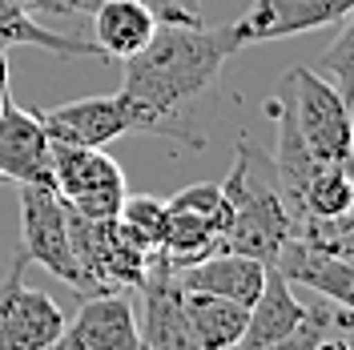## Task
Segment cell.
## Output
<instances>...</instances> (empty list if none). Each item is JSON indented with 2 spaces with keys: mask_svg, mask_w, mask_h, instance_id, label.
<instances>
[{
  "mask_svg": "<svg viewBox=\"0 0 354 350\" xmlns=\"http://www.w3.org/2000/svg\"><path fill=\"white\" fill-rule=\"evenodd\" d=\"M88 17H93V44L101 48L105 61H125L141 53L161 24L157 12L141 0H101Z\"/></svg>",
  "mask_w": 354,
  "mask_h": 350,
  "instance_id": "5bb4252c",
  "label": "cell"
},
{
  "mask_svg": "<svg viewBox=\"0 0 354 350\" xmlns=\"http://www.w3.org/2000/svg\"><path fill=\"white\" fill-rule=\"evenodd\" d=\"M354 8V0H254L230 28V41L242 53L250 44L282 41V37H302L314 28L342 21Z\"/></svg>",
  "mask_w": 354,
  "mask_h": 350,
  "instance_id": "9c48e42d",
  "label": "cell"
},
{
  "mask_svg": "<svg viewBox=\"0 0 354 350\" xmlns=\"http://www.w3.org/2000/svg\"><path fill=\"white\" fill-rule=\"evenodd\" d=\"M53 190L68 210L93 221H113L125 201V174L105 149L53 145Z\"/></svg>",
  "mask_w": 354,
  "mask_h": 350,
  "instance_id": "5b68a950",
  "label": "cell"
},
{
  "mask_svg": "<svg viewBox=\"0 0 354 350\" xmlns=\"http://www.w3.org/2000/svg\"><path fill=\"white\" fill-rule=\"evenodd\" d=\"M342 33L330 41V48L318 57V68L330 77V85L342 93V101L354 109V8L342 17Z\"/></svg>",
  "mask_w": 354,
  "mask_h": 350,
  "instance_id": "d6986e66",
  "label": "cell"
},
{
  "mask_svg": "<svg viewBox=\"0 0 354 350\" xmlns=\"http://www.w3.org/2000/svg\"><path fill=\"white\" fill-rule=\"evenodd\" d=\"M262 278H266V262L245 258V254H230V250H218V254H209L201 262L177 270L181 290L218 294V298L242 302V306H254V298L262 290Z\"/></svg>",
  "mask_w": 354,
  "mask_h": 350,
  "instance_id": "4fadbf2b",
  "label": "cell"
},
{
  "mask_svg": "<svg viewBox=\"0 0 354 350\" xmlns=\"http://www.w3.org/2000/svg\"><path fill=\"white\" fill-rule=\"evenodd\" d=\"M185 314H189L198 350H238V342H242V334H245L250 306L218 298V294L185 290Z\"/></svg>",
  "mask_w": 354,
  "mask_h": 350,
  "instance_id": "e0dca14e",
  "label": "cell"
},
{
  "mask_svg": "<svg viewBox=\"0 0 354 350\" xmlns=\"http://www.w3.org/2000/svg\"><path fill=\"white\" fill-rule=\"evenodd\" d=\"M137 350H149V347H137Z\"/></svg>",
  "mask_w": 354,
  "mask_h": 350,
  "instance_id": "d4e9b609",
  "label": "cell"
},
{
  "mask_svg": "<svg viewBox=\"0 0 354 350\" xmlns=\"http://www.w3.org/2000/svg\"><path fill=\"white\" fill-rule=\"evenodd\" d=\"M302 314H306V306L294 298L286 274L270 262L266 266V278H262V290H258V298L250 306L245 334H242V342H238V350H258V347H270V342L286 338L290 330L302 322Z\"/></svg>",
  "mask_w": 354,
  "mask_h": 350,
  "instance_id": "9a60e30c",
  "label": "cell"
},
{
  "mask_svg": "<svg viewBox=\"0 0 354 350\" xmlns=\"http://www.w3.org/2000/svg\"><path fill=\"white\" fill-rule=\"evenodd\" d=\"M28 258L17 254L8 278L0 282V350H53L65 330V310L44 290L24 286Z\"/></svg>",
  "mask_w": 354,
  "mask_h": 350,
  "instance_id": "52a82bcc",
  "label": "cell"
},
{
  "mask_svg": "<svg viewBox=\"0 0 354 350\" xmlns=\"http://www.w3.org/2000/svg\"><path fill=\"white\" fill-rule=\"evenodd\" d=\"M282 93H286L294 125H298L310 154L318 161H351L354 157V109L342 101V93L306 65L290 68L282 77Z\"/></svg>",
  "mask_w": 354,
  "mask_h": 350,
  "instance_id": "277c9868",
  "label": "cell"
},
{
  "mask_svg": "<svg viewBox=\"0 0 354 350\" xmlns=\"http://www.w3.org/2000/svg\"><path fill=\"white\" fill-rule=\"evenodd\" d=\"M314 241V238H306ZM314 246H322L326 254H334V258H346V262H354V225L351 230H342V234H334V238H318Z\"/></svg>",
  "mask_w": 354,
  "mask_h": 350,
  "instance_id": "7402d4cb",
  "label": "cell"
},
{
  "mask_svg": "<svg viewBox=\"0 0 354 350\" xmlns=\"http://www.w3.org/2000/svg\"><path fill=\"white\" fill-rule=\"evenodd\" d=\"M0 181L53 185V141L37 109H21L12 97L0 109Z\"/></svg>",
  "mask_w": 354,
  "mask_h": 350,
  "instance_id": "8fae6325",
  "label": "cell"
},
{
  "mask_svg": "<svg viewBox=\"0 0 354 350\" xmlns=\"http://www.w3.org/2000/svg\"><path fill=\"white\" fill-rule=\"evenodd\" d=\"M4 101H8V57L0 48V109H4Z\"/></svg>",
  "mask_w": 354,
  "mask_h": 350,
  "instance_id": "cb8c5ba5",
  "label": "cell"
},
{
  "mask_svg": "<svg viewBox=\"0 0 354 350\" xmlns=\"http://www.w3.org/2000/svg\"><path fill=\"white\" fill-rule=\"evenodd\" d=\"M44 133L53 145H81V149H105L109 141L133 133V117L121 93L81 97L57 109H37Z\"/></svg>",
  "mask_w": 354,
  "mask_h": 350,
  "instance_id": "30bf717a",
  "label": "cell"
},
{
  "mask_svg": "<svg viewBox=\"0 0 354 350\" xmlns=\"http://www.w3.org/2000/svg\"><path fill=\"white\" fill-rule=\"evenodd\" d=\"M141 334H137V314H133L129 298L113 294H88L77 318L65 322L61 338L53 350H137Z\"/></svg>",
  "mask_w": 354,
  "mask_h": 350,
  "instance_id": "7c38bea8",
  "label": "cell"
},
{
  "mask_svg": "<svg viewBox=\"0 0 354 350\" xmlns=\"http://www.w3.org/2000/svg\"><path fill=\"white\" fill-rule=\"evenodd\" d=\"M310 350H354V334H338V330L334 334H322Z\"/></svg>",
  "mask_w": 354,
  "mask_h": 350,
  "instance_id": "603a6c76",
  "label": "cell"
},
{
  "mask_svg": "<svg viewBox=\"0 0 354 350\" xmlns=\"http://www.w3.org/2000/svg\"><path fill=\"white\" fill-rule=\"evenodd\" d=\"M121 230L129 234L145 254H161V241H165V225H169V205L161 197H149V194H137L121 201Z\"/></svg>",
  "mask_w": 354,
  "mask_h": 350,
  "instance_id": "ac0fdd59",
  "label": "cell"
},
{
  "mask_svg": "<svg viewBox=\"0 0 354 350\" xmlns=\"http://www.w3.org/2000/svg\"><path fill=\"white\" fill-rule=\"evenodd\" d=\"M238 48L230 41V28H205V24H169L161 21L157 33L141 53L125 57V81L121 97L129 105L133 133H161L201 145L189 125V105L218 81L225 57Z\"/></svg>",
  "mask_w": 354,
  "mask_h": 350,
  "instance_id": "6da1fadb",
  "label": "cell"
},
{
  "mask_svg": "<svg viewBox=\"0 0 354 350\" xmlns=\"http://www.w3.org/2000/svg\"><path fill=\"white\" fill-rule=\"evenodd\" d=\"M141 347L149 350H198L189 314H185V290L177 282V270L165 254H149L145 278H141Z\"/></svg>",
  "mask_w": 354,
  "mask_h": 350,
  "instance_id": "ba28073f",
  "label": "cell"
},
{
  "mask_svg": "<svg viewBox=\"0 0 354 350\" xmlns=\"http://www.w3.org/2000/svg\"><path fill=\"white\" fill-rule=\"evenodd\" d=\"M0 48L4 53L8 48H41V53H53V57H101V48L93 41L57 33L44 21H37V12L24 0H0Z\"/></svg>",
  "mask_w": 354,
  "mask_h": 350,
  "instance_id": "2e32d148",
  "label": "cell"
},
{
  "mask_svg": "<svg viewBox=\"0 0 354 350\" xmlns=\"http://www.w3.org/2000/svg\"><path fill=\"white\" fill-rule=\"evenodd\" d=\"M177 214H198V218H218L221 221V181H198L185 185L181 194H174L165 201Z\"/></svg>",
  "mask_w": 354,
  "mask_h": 350,
  "instance_id": "ffe728a7",
  "label": "cell"
},
{
  "mask_svg": "<svg viewBox=\"0 0 354 350\" xmlns=\"http://www.w3.org/2000/svg\"><path fill=\"white\" fill-rule=\"evenodd\" d=\"M286 238H294V221L278 185L274 177H262V157H254L250 141H238L234 169L221 181V250L270 266Z\"/></svg>",
  "mask_w": 354,
  "mask_h": 350,
  "instance_id": "7a4b0ae2",
  "label": "cell"
},
{
  "mask_svg": "<svg viewBox=\"0 0 354 350\" xmlns=\"http://www.w3.org/2000/svg\"><path fill=\"white\" fill-rule=\"evenodd\" d=\"M68 246L73 262L81 270V294H113V290H137L145 278L149 254L121 230V221H93L65 205Z\"/></svg>",
  "mask_w": 354,
  "mask_h": 350,
  "instance_id": "3957f363",
  "label": "cell"
},
{
  "mask_svg": "<svg viewBox=\"0 0 354 350\" xmlns=\"http://www.w3.org/2000/svg\"><path fill=\"white\" fill-rule=\"evenodd\" d=\"M161 21L201 24V0H161Z\"/></svg>",
  "mask_w": 354,
  "mask_h": 350,
  "instance_id": "44dd1931",
  "label": "cell"
},
{
  "mask_svg": "<svg viewBox=\"0 0 354 350\" xmlns=\"http://www.w3.org/2000/svg\"><path fill=\"white\" fill-rule=\"evenodd\" d=\"M21 254L81 294V270L68 246L65 201L53 185H21Z\"/></svg>",
  "mask_w": 354,
  "mask_h": 350,
  "instance_id": "8992f818",
  "label": "cell"
}]
</instances>
